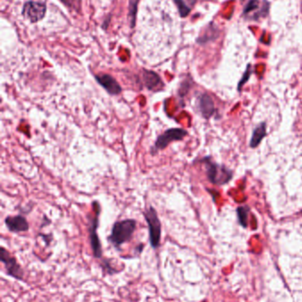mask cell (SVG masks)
<instances>
[{"label": "cell", "mask_w": 302, "mask_h": 302, "mask_svg": "<svg viewBox=\"0 0 302 302\" xmlns=\"http://www.w3.org/2000/svg\"><path fill=\"white\" fill-rule=\"evenodd\" d=\"M137 228V221L135 219H124L117 221L112 227L111 234L108 237L112 245L120 249L121 245L131 240Z\"/></svg>", "instance_id": "1"}, {"label": "cell", "mask_w": 302, "mask_h": 302, "mask_svg": "<svg viewBox=\"0 0 302 302\" xmlns=\"http://www.w3.org/2000/svg\"><path fill=\"white\" fill-rule=\"evenodd\" d=\"M93 208V215L89 216V238L91 242V249L93 252L95 258L100 259L102 257V246H101L100 239L97 235V228L99 225V216H100V204L95 201L92 203Z\"/></svg>", "instance_id": "2"}, {"label": "cell", "mask_w": 302, "mask_h": 302, "mask_svg": "<svg viewBox=\"0 0 302 302\" xmlns=\"http://www.w3.org/2000/svg\"><path fill=\"white\" fill-rule=\"evenodd\" d=\"M202 162L205 166L207 177L212 184L222 186L232 179V172L227 167L212 162L209 157H205Z\"/></svg>", "instance_id": "3"}, {"label": "cell", "mask_w": 302, "mask_h": 302, "mask_svg": "<svg viewBox=\"0 0 302 302\" xmlns=\"http://www.w3.org/2000/svg\"><path fill=\"white\" fill-rule=\"evenodd\" d=\"M144 219L147 223L149 230V239L152 248L158 249L161 243V224L157 211L155 208L150 206L144 211Z\"/></svg>", "instance_id": "4"}, {"label": "cell", "mask_w": 302, "mask_h": 302, "mask_svg": "<svg viewBox=\"0 0 302 302\" xmlns=\"http://www.w3.org/2000/svg\"><path fill=\"white\" fill-rule=\"evenodd\" d=\"M188 134V132L183 128H169L160 134L155 141L154 146L152 147V155H156L159 151L163 150L167 147L173 143L185 139V137Z\"/></svg>", "instance_id": "5"}, {"label": "cell", "mask_w": 302, "mask_h": 302, "mask_svg": "<svg viewBox=\"0 0 302 302\" xmlns=\"http://www.w3.org/2000/svg\"><path fill=\"white\" fill-rule=\"evenodd\" d=\"M0 260L6 267L7 275L17 280H23V270L17 262L16 258L3 246L0 249Z\"/></svg>", "instance_id": "6"}, {"label": "cell", "mask_w": 302, "mask_h": 302, "mask_svg": "<svg viewBox=\"0 0 302 302\" xmlns=\"http://www.w3.org/2000/svg\"><path fill=\"white\" fill-rule=\"evenodd\" d=\"M269 3L264 0L261 3L259 0H249L243 10V14L245 18L257 20L264 18L269 14Z\"/></svg>", "instance_id": "7"}, {"label": "cell", "mask_w": 302, "mask_h": 302, "mask_svg": "<svg viewBox=\"0 0 302 302\" xmlns=\"http://www.w3.org/2000/svg\"><path fill=\"white\" fill-rule=\"evenodd\" d=\"M46 13L45 4L35 1H29L24 5L22 14L31 20V22H37L42 20Z\"/></svg>", "instance_id": "8"}, {"label": "cell", "mask_w": 302, "mask_h": 302, "mask_svg": "<svg viewBox=\"0 0 302 302\" xmlns=\"http://www.w3.org/2000/svg\"><path fill=\"white\" fill-rule=\"evenodd\" d=\"M95 80L111 96H117L122 91L120 83L110 74L99 73L95 75Z\"/></svg>", "instance_id": "9"}, {"label": "cell", "mask_w": 302, "mask_h": 302, "mask_svg": "<svg viewBox=\"0 0 302 302\" xmlns=\"http://www.w3.org/2000/svg\"><path fill=\"white\" fill-rule=\"evenodd\" d=\"M142 83L143 85L152 92H160L164 89V83L161 80V76L154 71L143 70Z\"/></svg>", "instance_id": "10"}, {"label": "cell", "mask_w": 302, "mask_h": 302, "mask_svg": "<svg viewBox=\"0 0 302 302\" xmlns=\"http://www.w3.org/2000/svg\"><path fill=\"white\" fill-rule=\"evenodd\" d=\"M5 224L7 229L12 233H24L30 229V225L26 217L21 215L18 216H8L5 219Z\"/></svg>", "instance_id": "11"}, {"label": "cell", "mask_w": 302, "mask_h": 302, "mask_svg": "<svg viewBox=\"0 0 302 302\" xmlns=\"http://www.w3.org/2000/svg\"><path fill=\"white\" fill-rule=\"evenodd\" d=\"M198 109L202 117L209 119L215 113V103L208 94H202L198 97Z\"/></svg>", "instance_id": "12"}, {"label": "cell", "mask_w": 302, "mask_h": 302, "mask_svg": "<svg viewBox=\"0 0 302 302\" xmlns=\"http://www.w3.org/2000/svg\"><path fill=\"white\" fill-rule=\"evenodd\" d=\"M266 135H267V124L265 122H262L256 126L254 130L252 138L250 141V147L251 148L258 147L259 144L262 143V140Z\"/></svg>", "instance_id": "13"}, {"label": "cell", "mask_w": 302, "mask_h": 302, "mask_svg": "<svg viewBox=\"0 0 302 302\" xmlns=\"http://www.w3.org/2000/svg\"><path fill=\"white\" fill-rule=\"evenodd\" d=\"M181 17L188 16L197 0H174Z\"/></svg>", "instance_id": "14"}, {"label": "cell", "mask_w": 302, "mask_h": 302, "mask_svg": "<svg viewBox=\"0 0 302 302\" xmlns=\"http://www.w3.org/2000/svg\"><path fill=\"white\" fill-rule=\"evenodd\" d=\"M248 212V207H239V208L237 209V213H238L239 224H240L243 227H245V228L247 226Z\"/></svg>", "instance_id": "15"}, {"label": "cell", "mask_w": 302, "mask_h": 302, "mask_svg": "<svg viewBox=\"0 0 302 302\" xmlns=\"http://www.w3.org/2000/svg\"><path fill=\"white\" fill-rule=\"evenodd\" d=\"M251 73H252V71H251V66L248 65L247 66V68H246V71H245V73H244V75L242 77L241 80L239 81V86H238V89L239 90H241L242 86L245 84L247 80H249V78H250V75H251Z\"/></svg>", "instance_id": "16"}]
</instances>
